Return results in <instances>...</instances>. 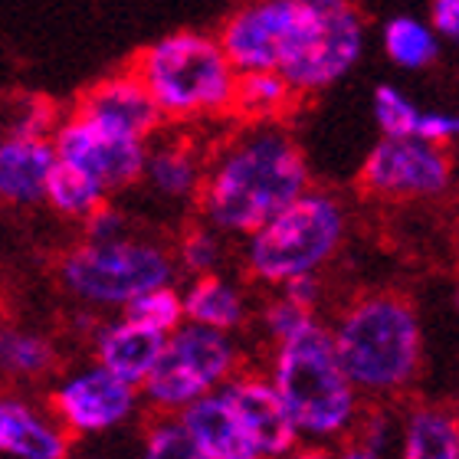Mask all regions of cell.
<instances>
[{
	"label": "cell",
	"mask_w": 459,
	"mask_h": 459,
	"mask_svg": "<svg viewBox=\"0 0 459 459\" xmlns=\"http://www.w3.org/2000/svg\"><path fill=\"white\" fill-rule=\"evenodd\" d=\"M312 187L308 158L286 125H230L211 144L197 221L247 239Z\"/></svg>",
	"instance_id": "cell-1"
},
{
	"label": "cell",
	"mask_w": 459,
	"mask_h": 459,
	"mask_svg": "<svg viewBox=\"0 0 459 459\" xmlns=\"http://www.w3.org/2000/svg\"><path fill=\"white\" fill-rule=\"evenodd\" d=\"M325 325L338 364L364 403L387 407L420 381L427 338L411 296L397 289H364L344 299Z\"/></svg>",
	"instance_id": "cell-2"
},
{
	"label": "cell",
	"mask_w": 459,
	"mask_h": 459,
	"mask_svg": "<svg viewBox=\"0 0 459 459\" xmlns=\"http://www.w3.org/2000/svg\"><path fill=\"white\" fill-rule=\"evenodd\" d=\"M161 112L164 128L207 132L233 125L237 69L230 66L213 30H174L128 63Z\"/></svg>",
	"instance_id": "cell-3"
},
{
	"label": "cell",
	"mask_w": 459,
	"mask_h": 459,
	"mask_svg": "<svg viewBox=\"0 0 459 459\" xmlns=\"http://www.w3.org/2000/svg\"><path fill=\"white\" fill-rule=\"evenodd\" d=\"M259 371L276 387L299 443L332 450L358 427L368 407L338 364L325 318H318L296 338L266 348Z\"/></svg>",
	"instance_id": "cell-4"
},
{
	"label": "cell",
	"mask_w": 459,
	"mask_h": 459,
	"mask_svg": "<svg viewBox=\"0 0 459 459\" xmlns=\"http://www.w3.org/2000/svg\"><path fill=\"white\" fill-rule=\"evenodd\" d=\"M348 230V204L335 191L308 187L299 201L239 243V269L266 292H276L292 279L322 276L344 249Z\"/></svg>",
	"instance_id": "cell-5"
},
{
	"label": "cell",
	"mask_w": 459,
	"mask_h": 459,
	"mask_svg": "<svg viewBox=\"0 0 459 459\" xmlns=\"http://www.w3.org/2000/svg\"><path fill=\"white\" fill-rule=\"evenodd\" d=\"M56 279L79 308L118 312L138 302L144 292L178 282L171 247L144 233H132L112 243L79 239L56 263Z\"/></svg>",
	"instance_id": "cell-6"
},
{
	"label": "cell",
	"mask_w": 459,
	"mask_h": 459,
	"mask_svg": "<svg viewBox=\"0 0 459 459\" xmlns=\"http://www.w3.org/2000/svg\"><path fill=\"white\" fill-rule=\"evenodd\" d=\"M243 368H249V358L237 335L184 322L168 335L161 361L142 384V403L152 417H181L201 397L221 394Z\"/></svg>",
	"instance_id": "cell-7"
},
{
	"label": "cell",
	"mask_w": 459,
	"mask_h": 459,
	"mask_svg": "<svg viewBox=\"0 0 459 459\" xmlns=\"http://www.w3.org/2000/svg\"><path fill=\"white\" fill-rule=\"evenodd\" d=\"M368 23L361 10L344 0H312V13L296 49L279 76L299 99L318 96L342 82L364 56Z\"/></svg>",
	"instance_id": "cell-8"
},
{
	"label": "cell",
	"mask_w": 459,
	"mask_h": 459,
	"mask_svg": "<svg viewBox=\"0 0 459 459\" xmlns=\"http://www.w3.org/2000/svg\"><path fill=\"white\" fill-rule=\"evenodd\" d=\"M456 184L450 148L420 138H381L364 154L358 187L384 204H437Z\"/></svg>",
	"instance_id": "cell-9"
},
{
	"label": "cell",
	"mask_w": 459,
	"mask_h": 459,
	"mask_svg": "<svg viewBox=\"0 0 459 459\" xmlns=\"http://www.w3.org/2000/svg\"><path fill=\"white\" fill-rule=\"evenodd\" d=\"M142 407V391L128 387L92 361L59 371L47 394V411L73 443L108 440L132 427Z\"/></svg>",
	"instance_id": "cell-10"
},
{
	"label": "cell",
	"mask_w": 459,
	"mask_h": 459,
	"mask_svg": "<svg viewBox=\"0 0 459 459\" xmlns=\"http://www.w3.org/2000/svg\"><path fill=\"white\" fill-rule=\"evenodd\" d=\"M308 13L312 0H259L230 10L213 33L237 76L282 73L306 30Z\"/></svg>",
	"instance_id": "cell-11"
},
{
	"label": "cell",
	"mask_w": 459,
	"mask_h": 459,
	"mask_svg": "<svg viewBox=\"0 0 459 459\" xmlns=\"http://www.w3.org/2000/svg\"><path fill=\"white\" fill-rule=\"evenodd\" d=\"M49 142H53L59 164L89 174L92 181L106 187L108 197L118 191H128L134 184H142L148 142L112 132L106 125H99L92 118H86L82 112H76V108L59 115V125Z\"/></svg>",
	"instance_id": "cell-12"
},
{
	"label": "cell",
	"mask_w": 459,
	"mask_h": 459,
	"mask_svg": "<svg viewBox=\"0 0 459 459\" xmlns=\"http://www.w3.org/2000/svg\"><path fill=\"white\" fill-rule=\"evenodd\" d=\"M211 161V144L201 142V132L164 128L148 142L142 184L152 197L164 204H197L204 187V174Z\"/></svg>",
	"instance_id": "cell-13"
},
{
	"label": "cell",
	"mask_w": 459,
	"mask_h": 459,
	"mask_svg": "<svg viewBox=\"0 0 459 459\" xmlns=\"http://www.w3.org/2000/svg\"><path fill=\"white\" fill-rule=\"evenodd\" d=\"M221 394L230 401V407L263 459H282L299 446L296 427L289 420L276 387L269 384V377L259 368H253V364L243 368Z\"/></svg>",
	"instance_id": "cell-14"
},
{
	"label": "cell",
	"mask_w": 459,
	"mask_h": 459,
	"mask_svg": "<svg viewBox=\"0 0 459 459\" xmlns=\"http://www.w3.org/2000/svg\"><path fill=\"white\" fill-rule=\"evenodd\" d=\"M73 108L112 132L132 134L138 142H152L164 132L161 112L148 96V89L142 86V79L132 73V66L115 69L99 82H92Z\"/></svg>",
	"instance_id": "cell-15"
},
{
	"label": "cell",
	"mask_w": 459,
	"mask_h": 459,
	"mask_svg": "<svg viewBox=\"0 0 459 459\" xmlns=\"http://www.w3.org/2000/svg\"><path fill=\"white\" fill-rule=\"evenodd\" d=\"M89 344H92V364H99L102 371H108L134 391H142V384L152 377V371L161 361L168 335L138 325L128 316H112L99 318Z\"/></svg>",
	"instance_id": "cell-16"
},
{
	"label": "cell",
	"mask_w": 459,
	"mask_h": 459,
	"mask_svg": "<svg viewBox=\"0 0 459 459\" xmlns=\"http://www.w3.org/2000/svg\"><path fill=\"white\" fill-rule=\"evenodd\" d=\"M73 446L47 403L20 391L0 394V459H73Z\"/></svg>",
	"instance_id": "cell-17"
},
{
	"label": "cell",
	"mask_w": 459,
	"mask_h": 459,
	"mask_svg": "<svg viewBox=\"0 0 459 459\" xmlns=\"http://www.w3.org/2000/svg\"><path fill=\"white\" fill-rule=\"evenodd\" d=\"M181 302L187 325H201L237 338L253 325V316H256V306H253L247 286L227 273L187 279L181 286Z\"/></svg>",
	"instance_id": "cell-18"
},
{
	"label": "cell",
	"mask_w": 459,
	"mask_h": 459,
	"mask_svg": "<svg viewBox=\"0 0 459 459\" xmlns=\"http://www.w3.org/2000/svg\"><path fill=\"white\" fill-rule=\"evenodd\" d=\"M56 152L49 138H0V204L37 207L47 197Z\"/></svg>",
	"instance_id": "cell-19"
},
{
	"label": "cell",
	"mask_w": 459,
	"mask_h": 459,
	"mask_svg": "<svg viewBox=\"0 0 459 459\" xmlns=\"http://www.w3.org/2000/svg\"><path fill=\"white\" fill-rule=\"evenodd\" d=\"M178 423L204 453V459H263L223 394H211L191 403Z\"/></svg>",
	"instance_id": "cell-20"
},
{
	"label": "cell",
	"mask_w": 459,
	"mask_h": 459,
	"mask_svg": "<svg viewBox=\"0 0 459 459\" xmlns=\"http://www.w3.org/2000/svg\"><path fill=\"white\" fill-rule=\"evenodd\" d=\"M397 459H459V413L440 401H417L397 417Z\"/></svg>",
	"instance_id": "cell-21"
},
{
	"label": "cell",
	"mask_w": 459,
	"mask_h": 459,
	"mask_svg": "<svg viewBox=\"0 0 459 459\" xmlns=\"http://www.w3.org/2000/svg\"><path fill=\"white\" fill-rule=\"evenodd\" d=\"M59 374L56 342L39 328L0 322V384L33 387Z\"/></svg>",
	"instance_id": "cell-22"
},
{
	"label": "cell",
	"mask_w": 459,
	"mask_h": 459,
	"mask_svg": "<svg viewBox=\"0 0 459 459\" xmlns=\"http://www.w3.org/2000/svg\"><path fill=\"white\" fill-rule=\"evenodd\" d=\"M302 99L279 73H247L237 79L233 122L237 125H282Z\"/></svg>",
	"instance_id": "cell-23"
},
{
	"label": "cell",
	"mask_w": 459,
	"mask_h": 459,
	"mask_svg": "<svg viewBox=\"0 0 459 459\" xmlns=\"http://www.w3.org/2000/svg\"><path fill=\"white\" fill-rule=\"evenodd\" d=\"M381 49L403 73H423L440 59L443 43L427 20L413 17V13H394L381 27Z\"/></svg>",
	"instance_id": "cell-24"
},
{
	"label": "cell",
	"mask_w": 459,
	"mask_h": 459,
	"mask_svg": "<svg viewBox=\"0 0 459 459\" xmlns=\"http://www.w3.org/2000/svg\"><path fill=\"white\" fill-rule=\"evenodd\" d=\"M112 201L108 191L102 184H96L89 174L76 171V168H66V164H59L53 168L49 174V184H47V204L49 211L59 213V217H66V221H76V223H86L99 207H106Z\"/></svg>",
	"instance_id": "cell-25"
},
{
	"label": "cell",
	"mask_w": 459,
	"mask_h": 459,
	"mask_svg": "<svg viewBox=\"0 0 459 459\" xmlns=\"http://www.w3.org/2000/svg\"><path fill=\"white\" fill-rule=\"evenodd\" d=\"M174 266L178 276L184 279H201V276H217L227 266V237H221L217 230L207 223H187L178 233L171 247Z\"/></svg>",
	"instance_id": "cell-26"
},
{
	"label": "cell",
	"mask_w": 459,
	"mask_h": 459,
	"mask_svg": "<svg viewBox=\"0 0 459 459\" xmlns=\"http://www.w3.org/2000/svg\"><path fill=\"white\" fill-rule=\"evenodd\" d=\"M397 450V417L381 403H368L361 420L342 443L332 446L335 459H387Z\"/></svg>",
	"instance_id": "cell-27"
},
{
	"label": "cell",
	"mask_w": 459,
	"mask_h": 459,
	"mask_svg": "<svg viewBox=\"0 0 459 459\" xmlns=\"http://www.w3.org/2000/svg\"><path fill=\"white\" fill-rule=\"evenodd\" d=\"M59 108L33 92L0 96V138H53Z\"/></svg>",
	"instance_id": "cell-28"
},
{
	"label": "cell",
	"mask_w": 459,
	"mask_h": 459,
	"mask_svg": "<svg viewBox=\"0 0 459 459\" xmlns=\"http://www.w3.org/2000/svg\"><path fill=\"white\" fill-rule=\"evenodd\" d=\"M318 318H322L318 312H308V308L296 306V302L286 299L282 292H269L256 306L253 325L259 328V338L266 342V348H273V344H282V342H289V338H296L299 332H306L308 325H316Z\"/></svg>",
	"instance_id": "cell-29"
},
{
	"label": "cell",
	"mask_w": 459,
	"mask_h": 459,
	"mask_svg": "<svg viewBox=\"0 0 459 459\" xmlns=\"http://www.w3.org/2000/svg\"><path fill=\"white\" fill-rule=\"evenodd\" d=\"M420 108L423 106H417L403 89L391 86V82L374 86L371 115H374V125H377L381 138H413Z\"/></svg>",
	"instance_id": "cell-30"
},
{
	"label": "cell",
	"mask_w": 459,
	"mask_h": 459,
	"mask_svg": "<svg viewBox=\"0 0 459 459\" xmlns=\"http://www.w3.org/2000/svg\"><path fill=\"white\" fill-rule=\"evenodd\" d=\"M122 316L134 318L138 325H148L154 332H161V335H174L184 325L181 286L174 282V286L152 289V292H144L138 302H132V306L125 308Z\"/></svg>",
	"instance_id": "cell-31"
},
{
	"label": "cell",
	"mask_w": 459,
	"mask_h": 459,
	"mask_svg": "<svg viewBox=\"0 0 459 459\" xmlns=\"http://www.w3.org/2000/svg\"><path fill=\"white\" fill-rule=\"evenodd\" d=\"M138 459H204V453L184 433L178 417H152L138 440Z\"/></svg>",
	"instance_id": "cell-32"
},
{
	"label": "cell",
	"mask_w": 459,
	"mask_h": 459,
	"mask_svg": "<svg viewBox=\"0 0 459 459\" xmlns=\"http://www.w3.org/2000/svg\"><path fill=\"white\" fill-rule=\"evenodd\" d=\"M138 233L132 223V217L122 211V207H115L112 201L106 207H99L86 223H82V239L86 243H112V239H125Z\"/></svg>",
	"instance_id": "cell-33"
},
{
	"label": "cell",
	"mask_w": 459,
	"mask_h": 459,
	"mask_svg": "<svg viewBox=\"0 0 459 459\" xmlns=\"http://www.w3.org/2000/svg\"><path fill=\"white\" fill-rule=\"evenodd\" d=\"M413 138L440 144V148H453V144H459V112L456 108H420Z\"/></svg>",
	"instance_id": "cell-34"
},
{
	"label": "cell",
	"mask_w": 459,
	"mask_h": 459,
	"mask_svg": "<svg viewBox=\"0 0 459 459\" xmlns=\"http://www.w3.org/2000/svg\"><path fill=\"white\" fill-rule=\"evenodd\" d=\"M427 23L440 43L459 47V0H433Z\"/></svg>",
	"instance_id": "cell-35"
},
{
	"label": "cell",
	"mask_w": 459,
	"mask_h": 459,
	"mask_svg": "<svg viewBox=\"0 0 459 459\" xmlns=\"http://www.w3.org/2000/svg\"><path fill=\"white\" fill-rule=\"evenodd\" d=\"M276 292H282V296L292 299L296 306L308 308V312H318L322 299H325V279H322V276H302V279H292V282H286V286L276 289Z\"/></svg>",
	"instance_id": "cell-36"
},
{
	"label": "cell",
	"mask_w": 459,
	"mask_h": 459,
	"mask_svg": "<svg viewBox=\"0 0 459 459\" xmlns=\"http://www.w3.org/2000/svg\"><path fill=\"white\" fill-rule=\"evenodd\" d=\"M282 459H335L332 456V450H325V446H312V443H299L296 450L286 453Z\"/></svg>",
	"instance_id": "cell-37"
},
{
	"label": "cell",
	"mask_w": 459,
	"mask_h": 459,
	"mask_svg": "<svg viewBox=\"0 0 459 459\" xmlns=\"http://www.w3.org/2000/svg\"><path fill=\"white\" fill-rule=\"evenodd\" d=\"M76 459H138V446L134 453H112V450H89L86 456H76Z\"/></svg>",
	"instance_id": "cell-38"
},
{
	"label": "cell",
	"mask_w": 459,
	"mask_h": 459,
	"mask_svg": "<svg viewBox=\"0 0 459 459\" xmlns=\"http://www.w3.org/2000/svg\"><path fill=\"white\" fill-rule=\"evenodd\" d=\"M450 306H453V312L459 316V279L453 282V289H450Z\"/></svg>",
	"instance_id": "cell-39"
},
{
	"label": "cell",
	"mask_w": 459,
	"mask_h": 459,
	"mask_svg": "<svg viewBox=\"0 0 459 459\" xmlns=\"http://www.w3.org/2000/svg\"><path fill=\"white\" fill-rule=\"evenodd\" d=\"M456 413H459V403H456Z\"/></svg>",
	"instance_id": "cell-40"
}]
</instances>
